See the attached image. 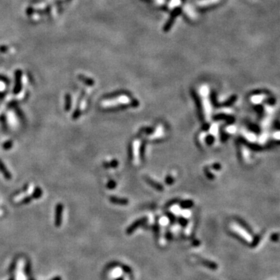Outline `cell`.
<instances>
[{"label": "cell", "instance_id": "6da1fadb", "mask_svg": "<svg viewBox=\"0 0 280 280\" xmlns=\"http://www.w3.org/2000/svg\"><path fill=\"white\" fill-rule=\"evenodd\" d=\"M130 102V100L127 96H121L119 97H117L116 99L113 100H107L105 101L102 103L103 107H114V105L115 104H127Z\"/></svg>", "mask_w": 280, "mask_h": 280}, {"label": "cell", "instance_id": "7a4b0ae2", "mask_svg": "<svg viewBox=\"0 0 280 280\" xmlns=\"http://www.w3.org/2000/svg\"><path fill=\"white\" fill-rule=\"evenodd\" d=\"M62 212H63V205L61 203L58 204L55 208V224L56 227H60L62 224Z\"/></svg>", "mask_w": 280, "mask_h": 280}, {"label": "cell", "instance_id": "3957f363", "mask_svg": "<svg viewBox=\"0 0 280 280\" xmlns=\"http://www.w3.org/2000/svg\"><path fill=\"white\" fill-rule=\"evenodd\" d=\"M133 162L135 165H138L139 163V149H140V142L139 140H135L133 142Z\"/></svg>", "mask_w": 280, "mask_h": 280}, {"label": "cell", "instance_id": "277c9868", "mask_svg": "<svg viewBox=\"0 0 280 280\" xmlns=\"http://www.w3.org/2000/svg\"><path fill=\"white\" fill-rule=\"evenodd\" d=\"M202 95H203V107H204V111H205V115L206 116V120H209L210 118V115H211V106H210V103L208 101V99L207 97V95H208V93H202Z\"/></svg>", "mask_w": 280, "mask_h": 280}, {"label": "cell", "instance_id": "5b68a950", "mask_svg": "<svg viewBox=\"0 0 280 280\" xmlns=\"http://www.w3.org/2000/svg\"><path fill=\"white\" fill-rule=\"evenodd\" d=\"M0 170H1L2 173H3L4 176H5L6 178H9V179L11 178V175H10V172H9L8 170H7V169L6 168L5 166H4V164L2 163V161H0Z\"/></svg>", "mask_w": 280, "mask_h": 280}, {"label": "cell", "instance_id": "8992f818", "mask_svg": "<svg viewBox=\"0 0 280 280\" xmlns=\"http://www.w3.org/2000/svg\"><path fill=\"white\" fill-rule=\"evenodd\" d=\"M163 133V126H158V130L155 132V134L152 135L154 138H158V137L161 136Z\"/></svg>", "mask_w": 280, "mask_h": 280}, {"label": "cell", "instance_id": "52a82bcc", "mask_svg": "<svg viewBox=\"0 0 280 280\" xmlns=\"http://www.w3.org/2000/svg\"><path fill=\"white\" fill-rule=\"evenodd\" d=\"M42 195V191L40 188H37L35 192L33 193V195H32V198H40L41 196Z\"/></svg>", "mask_w": 280, "mask_h": 280}, {"label": "cell", "instance_id": "ba28073f", "mask_svg": "<svg viewBox=\"0 0 280 280\" xmlns=\"http://www.w3.org/2000/svg\"><path fill=\"white\" fill-rule=\"evenodd\" d=\"M170 210H171L172 212H173V214H175V215L177 216L181 213L180 207H179L177 205H173V207H171V208H170Z\"/></svg>", "mask_w": 280, "mask_h": 280}, {"label": "cell", "instance_id": "9c48e42d", "mask_svg": "<svg viewBox=\"0 0 280 280\" xmlns=\"http://www.w3.org/2000/svg\"><path fill=\"white\" fill-rule=\"evenodd\" d=\"M160 224H163V225H167V224L169 223V220L167 218V217H163V218H162L161 220H160ZM162 224H161V225H162Z\"/></svg>", "mask_w": 280, "mask_h": 280}, {"label": "cell", "instance_id": "30bf717a", "mask_svg": "<svg viewBox=\"0 0 280 280\" xmlns=\"http://www.w3.org/2000/svg\"><path fill=\"white\" fill-rule=\"evenodd\" d=\"M182 215L185 217H187V218H188V217L191 216V212L189 210H185V211H183V212H182Z\"/></svg>", "mask_w": 280, "mask_h": 280}, {"label": "cell", "instance_id": "8fae6325", "mask_svg": "<svg viewBox=\"0 0 280 280\" xmlns=\"http://www.w3.org/2000/svg\"><path fill=\"white\" fill-rule=\"evenodd\" d=\"M52 280H61V278L60 277H55V278H54Z\"/></svg>", "mask_w": 280, "mask_h": 280}]
</instances>
